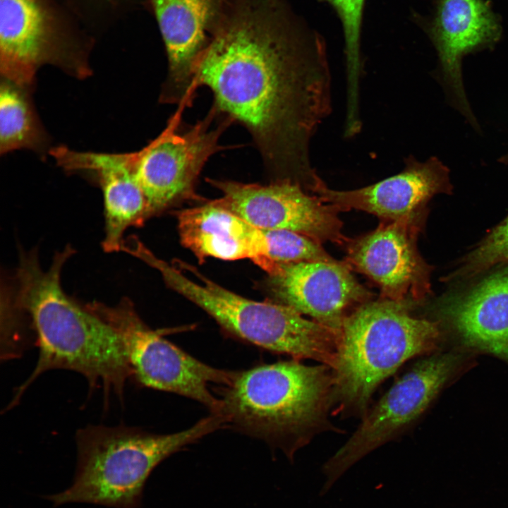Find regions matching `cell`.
<instances>
[{
    "instance_id": "cell-1",
    "label": "cell",
    "mask_w": 508,
    "mask_h": 508,
    "mask_svg": "<svg viewBox=\"0 0 508 508\" xmlns=\"http://www.w3.org/2000/svg\"><path fill=\"white\" fill-rule=\"evenodd\" d=\"M200 86L248 131L272 181L308 188L318 180L310 148L332 112L330 66L322 37L287 0H229L195 64Z\"/></svg>"
},
{
    "instance_id": "cell-2",
    "label": "cell",
    "mask_w": 508,
    "mask_h": 508,
    "mask_svg": "<svg viewBox=\"0 0 508 508\" xmlns=\"http://www.w3.org/2000/svg\"><path fill=\"white\" fill-rule=\"evenodd\" d=\"M73 253L67 245L56 253L47 270L41 267L36 249L20 253L15 301L6 306L4 317L18 323L28 318L39 355L35 369L17 388L6 410L17 405L30 385L50 370L81 374L90 389L102 388L106 405L111 393L123 399L126 384L133 377L119 334L86 306L69 298L61 286L62 268Z\"/></svg>"
},
{
    "instance_id": "cell-3",
    "label": "cell",
    "mask_w": 508,
    "mask_h": 508,
    "mask_svg": "<svg viewBox=\"0 0 508 508\" xmlns=\"http://www.w3.org/2000/svg\"><path fill=\"white\" fill-rule=\"evenodd\" d=\"M334 374L325 364L280 361L237 372L226 386L220 415L226 425L281 449L289 459L316 433L328 430Z\"/></svg>"
},
{
    "instance_id": "cell-4",
    "label": "cell",
    "mask_w": 508,
    "mask_h": 508,
    "mask_svg": "<svg viewBox=\"0 0 508 508\" xmlns=\"http://www.w3.org/2000/svg\"><path fill=\"white\" fill-rule=\"evenodd\" d=\"M225 425L212 413L191 428L154 434L126 425H89L75 435L77 465L68 488L47 496L54 506L85 503L139 508L150 475L165 459Z\"/></svg>"
},
{
    "instance_id": "cell-5",
    "label": "cell",
    "mask_w": 508,
    "mask_h": 508,
    "mask_svg": "<svg viewBox=\"0 0 508 508\" xmlns=\"http://www.w3.org/2000/svg\"><path fill=\"white\" fill-rule=\"evenodd\" d=\"M411 305L370 300L344 320L332 368L337 411L363 417L382 382L408 360L435 347L438 323L413 316Z\"/></svg>"
},
{
    "instance_id": "cell-6",
    "label": "cell",
    "mask_w": 508,
    "mask_h": 508,
    "mask_svg": "<svg viewBox=\"0 0 508 508\" xmlns=\"http://www.w3.org/2000/svg\"><path fill=\"white\" fill-rule=\"evenodd\" d=\"M143 261L157 270L169 288L202 309L233 336L296 360L310 358L333 368L337 332L305 318L286 305L257 301L234 293L181 260L169 264L147 250Z\"/></svg>"
},
{
    "instance_id": "cell-7",
    "label": "cell",
    "mask_w": 508,
    "mask_h": 508,
    "mask_svg": "<svg viewBox=\"0 0 508 508\" xmlns=\"http://www.w3.org/2000/svg\"><path fill=\"white\" fill-rule=\"evenodd\" d=\"M60 0H0V71L28 89L52 64L79 78L90 75L91 39Z\"/></svg>"
},
{
    "instance_id": "cell-8",
    "label": "cell",
    "mask_w": 508,
    "mask_h": 508,
    "mask_svg": "<svg viewBox=\"0 0 508 508\" xmlns=\"http://www.w3.org/2000/svg\"><path fill=\"white\" fill-rule=\"evenodd\" d=\"M108 323L124 346L133 377L142 386L176 393L200 402L211 413H220L222 401L211 384H230L236 373L210 366L187 353L152 329L124 298L115 306L94 301L85 305Z\"/></svg>"
},
{
    "instance_id": "cell-9",
    "label": "cell",
    "mask_w": 508,
    "mask_h": 508,
    "mask_svg": "<svg viewBox=\"0 0 508 508\" xmlns=\"http://www.w3.org/2000/svg\"><path fill=\"white\" fill-rule=\"evenodd\" d=\"M182 108L167 128L139 151L129 152L134 175L147 200L150 216L183 200L195 197L194 188L218 140L232 122L226 118L214 127L219 113L212 107L202 120L179 131Z\"/></svg>"
},
{
    "instance_id": "cell-10",
    "label": "cell",
    "mask_w": 508,
    "mask_h": 508,
    "mask_svg": "<svg viewBox=\"0 0 508 508\" xmlns=\"http://www.w3.org/2000/svg\"><path fill=\"white\" fill-rule=\"evenodd\" d=\"M452 354L429 357L400 377L364 415L348 441L322 466L324 495L353 464L395 439L428 407L453 372Z\"/></svg>"
},
{
    "instance_id": "cell-11",
    "label": "cell",
    "mask_w": 508,
    "mask_h": 508,
    "mask_svg": "<svg viewBox=\"0 0 508 508\" xmlns=\"http://www.w3.org/2000/svg\"><path fill=\"white\" fill-rule=\"evenodd\" d=\"M222 192L216 201L252 226L265 230H288L322 243L346 245L339 210L291 181L269 184L207 179Z\"/></svg>"
},
{
    "instance_id": "cell-12",
    "label": "cell",
    "mask_w": 508,
    "mask_h": 508,
    "mask_svg": "<svg viewBox=\"0 0 508 508\" xmlns=\"http://www.w3.org/2000/svg\"><path fill=\"white\" fill-rule=\"evenodd\" d=\"M423 217L381 220L376 229L345 245V261L379 287L381 298L413 305L430 293V266L417 246Z\"/></svg>"
},
{
    "instance_id": "cell-13",
    "label": "cell",
    "mask_w": 508,
    "mask_h": 508,
    "mask_svg": "<svg viewBox=\"0 0 508 508\" xmlns=\"http://www.w3.org/2000/svg\"><path fill=\"white\" fill-rule=\"evenodd\" d=\"M344 261H304L281 265L268 284L280 303L339 334L346 317L372 300Z\"/></svg>"
},
{
    "instance_id": "cell-14",
    "label": "cell",
    "mask_w": 508,
    "mask_h": 508,
    "mask_svg": "<svg viewBox=\"0 0 508 508\" xmlns=\"http://www.w3.org/2000/svg\"><path fill=\"white\" fill-rule=\"evenodd\" d=\"M449 170L436 157L421 162L410 155L403 169L393 176L351 190L329 188L320 179L310 193L339 212L364 211L381 220L396 221L424 213L428 202L439 193H450Z\"/></svg>"
},
{
    "instance_id": "cell-15",
    "label": "cell",
    "mask_w": 508,
    "mask_h": 508,
    "mask_svg": "<svg viewBox=\"0 0 508 508\" xmlns=\"http://www.w3.org/2000/svg\"><path fill=\"white\" fill-rule=\"evenodd\" d=\"M157 20L168 59L160 101L188 104L194 69L225 12L229 0H146Z\"/></svg>"
},
{
    "instance_id": "cell-16",
    "label": "cell",
    "mask_w": 508,
    "mask_h": 508,
    "mask_svg": "<svg viewBox=\"0 0 508 508\" xmlns=\"http://www.w3.org/2000/svg\"><path fill=\"white\" fill-rule=\"evenodd\" d=\"M428 33L437 51L441 81L452 103L474 128L478 124L464 91L461 62L468 54L495 45L498 18L484 0H435Z\"/></svg>"
},
{
    "instance_id": "cell-17",
    "label": "cell",
    "mask_w": 508,
    "mask_h": 508,
    "mask_svg": "<svg viewBox=\"0 0 508 508\" xmlns=\"http://www.w3.org/2000/svg\"><path fill=\"white\" fill-rule=\"evenodd\" d=\"M50 154L67 171L85 170L97 176L104 205L102 247L108 253L121 250L126 230L141 225L151 217L147 200L134 175L129 152H77L57 147Z\"/></svg>"
},
{
    "instance_id": "cell-18",
    "label": "cell",
    "mask_w": 508,
    "mask_h": 508,
    "mask_svg": "<svg viewBox=\"0 0 508 508\" xmlns=\"http://www.w3.org/2000/svg\"><path fill=\"white\" fill-rule=\"evenodd\" d=\"M181 243L200 262L250 259L267 274L274 267L267 258L262 229L219 205L216 200L185 209L177 215Z\"/></svg>"
},
{
    "instance_id": "cell-19",
    "label": "cell",
    "mask_w": 508,
    "mask_h": 508,
    "mask_svg": "<svg viewBox=\"0 0 508 508\" xmlns=\"http://www.w3.org/2000/svg\"><path fill=\"white\" fill-rule=\"evenodd\" d=\"M440 310L468 346L508 361V267L446 297Z\"/></svg>"
},
{
    "instance_id": "cell-20",
    "label": "cell",
    "mask_w": 508,
    "mask_h": 508,
    "mask_svg": "<svg viewBox=\"0 0 508 508\" xmlns=\"http://www.w3.org/2000/svg\"><path fill=\"white\" fill-rule=\"evenodd\" d=\"M26 88L2 79L0 88V152L28 148L39 150L46 137Z\"/></svg>"
},
{
    "instance_id": "cell-21",
    "label": "cell",
    "mask_w": 508,
    "mask_h": 508,
    "mask_svg": "<svg viewBox=\"0 0 508 508\" xmlns=\"http://www.w3.org/2000/svg\"><path fill=\"white\" fill-rule=\"evenodd\" d=\"M320 1L333 7L342 25L346 75L345 114L349 119H355L361 115V86L363 75L361 30L365 0Z\"/></svg>"
},
{
    "instance_id": "cell-22",
    "label": "cell",
    "mask_w": 508,
    "mask_h": 508,
    "mask_svg": "<svg viewBox=\"0 0 508 508\" xmlns=\"http://www.w3.org/2000/svg\"><path fill=\"white\" fill-rule=\"evenodd\" d=\"M262 230L266 240L267 258L274 268L273 274L284 264L334 260L324 250L320 243L308 236L288 230Z\"/></svg>"
},
{
    "instance_id": "cell-23",
    "label": "cell",
    "mask_w": 508,
    "mask_h": 508,
    "mask_svg": "<svg viewBox=\"0 0 508 508\" xmlns=\"http://www.w3.org/2000/svg\"><path fill=\"white\" fill-rule=\"evenodd\" d=\"M508 262V217L466 255L447 279L471 277L495 265Z\"/></svg>"
},
{
    "instance_id": "cell-24",
    "label": "cell",
    "mask_w": 508,
    "mask_h": 508,
    "mask_svg": "<svg viewBox=\"0 0 508 508\" xmlns=\"http://www.w3.org/2000/svg\"><path fill=\"white\" fill-rule=\"evenodd\" d=\"M85 28H102L123 14L131 0H60Z\"/></svg>"
},
{
    "instance_id": "cell-25",
    "label": "cell",
    "mask_w": 508,
    "mask_h": 508,
    "mask_svg": "<svg viewBox=\"0 0 508 508\" xmlns=\"http://www.w3.org/2000/svg\"><path fill=\"white\" fill-rule=\"evenodd\" d=\"M499 162H500L502 164H508V153L503 155L502 157L500 158Z\"/></svg>"
}]
</instances>
